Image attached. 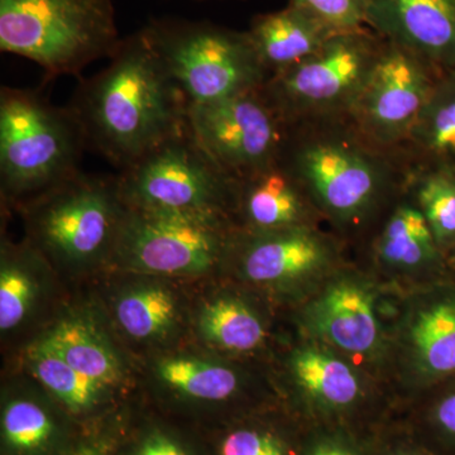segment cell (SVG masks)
I'll return each mask as SVG.
<instances>
[{
	"label": "cell",
	"mask_w": 455,
	"mask_h": 455,
	"mask_svg": "<svg viewBox=\"0 0 455 455\" xmlns=\"http://www.w3.org/2000/svg\"><path fill=\"white\" fill-rule=\"evenodd\" d=\"M86 148L119 171L188 124V101L142 29L122 38L100 73L84 79L68 104Z\"/></svg>",
	"instance_id": "6da1fadb"
},
{
	"label": "cell",
	"mask_w": 455,
	"mask_h": 455,
	"mask_svg": "<svg viewBox=\"0 0 455 455\" xmlns=\"http://www.w3.org/2000/svg\"><path fill=\"white\" fill-rule=\"evenodd\" d=\"M278 163L300 182L320 215L350 230L396 205L409 179L403 158L368 142L349 118L286 125Z\"/></svg>",
	"instance_id": "7a4b0ae2"
},
{
	"label": "cell",
	"mask_w": 455,
	"mask_h": 455,
	"mask_svg": "<svg viewBox=\"0 0 455 455\" xmlns=\"http://www.w3.org/2000/svg\"><path fill=\"white\" fill-rule=\"evenodd\" d=\"M85 139L70 108L38 90L0 89V185L8 203L36 199L80 172Z\"/></svg>",
	"instance_id": "3957f363"
},
{
	"label": "cell",
	"mask_w": 455,
	"mask_h": 455,
	"mask_svg": "<svg viewBox=\"0 0 455 455\" xmlns=\"http://www.w3.org/2000/svg\"><path fill=\"white\" fill-rule=\"evenodd\" d=\"M121 42L112 0H0V50L31 60L47 80L79 76Z\"/></svg>",
	"instance_id": "277c9868"
},
{
	"label": "cell",
	"mask_w": 455,
	"mask_h": 455,
	"mask_svg": "<svg viewBox=\"0 0 455 455\" xmlns=\"http://www.w3.org/2000/svg\"><path fill=\"white\" fill-rule=\"evenodd\" d=\"M142 31L188 107L254 92L268 79L247 31L176 17L154 18Z\"/></svg>",
	"instance_id": "5b68a950"
},
{
	"label": "cell",
	"mask_w": 455,
	"mask_h": 455,
	"mask_svg": "<svg viewBox=\"0 0 455 455\" xmlns=\"http://www.w3.org/2000/svg\"><path fill=\"white\" fill-rule=\"evenodd\" d=\"M23 206L35 247L73 267L113 259L128 209L119 176L84 171Z\"/></svg>",
	"instance_id": "8992f818"
},
{
	"label": "cell",
	"mask_w": 455,
	"mask_h": 455,
	"mask_svg": "<svg viewBox=\"0 0 455 455\" xmlns=\"http://www.w3.org/2000/svg\"><path fill=\"white\" fill-rule=\"evenodd\" d=\"M383 41L370 28L337 33L304 61L269 75L260 94L284 125L348 118Z\"/></svg>",
	"instance_id": "52a82bcc"
},
{
	"label": "cell",
	"mask_w": 455,
	"mask_h": 455,
	"mask_svg": "<svg viewBox=\"0 0 455 455\" xmlns=\"http://www.w3.org/2000/svg\"><path fill=\"white\" fill-rule=\"evenodd\" d=\"M128 206L226 218L235 209L238 181L227 175L188 131L170 137L122 171Z\"/></svg>",
	"instance_id": "ba28073f"
},
{
	"label": "cell",
	"mask_w": 455,
	"mask_h": 455,
	"mask_svg": "<svg viewBox=\"0 0 455 455\" xmlns=\"http://www.w3.org/2000/svg\"><path fill=\"white\" fill-rule=\"evenodd\" d=\"M226 218L128 206L112 262L163 276H197L229 248Z\"/></svg>",
	"instance_id": "9c48e42d"
},
{
	"label": "cell",
	"mask_w": 455,
	"mask_h": 455,
	"mask_svg": "<svg viewBox=\"0 0 455 455\" xmlns=\"http://www.w3.org/2000/svg\"><path fill=\"white\" fill-rule=\"evenodd\" d=\"M442 75L423 57L385 40L349 121L368 142L398 155Z\"/></svg>",
	"instance_id": "30bf717a"
},
{
	"label": "cell",
	"mask_w": 455,
	"mask_h": 455,
	"mask_svg": "<svg viewBox=\"0 0 455 455\" xmlns=\"http://www.w3.org/2000/svg\"><path fill=\"white\" fill-rule=\"evenodd\" d=\"M188 128L209 157L241 181L277 163L286 125L259 89L188 107Z\"/></svg>",
	"instance_id": "8fae6325"
},
{
	"label": "cell",
	"mask_w": 455,
	"mask_h": 455,
	"mask_svg": "<svg viewBox=\"0 0 455 455\" xmlns=\"http://www.w3.org/2000/svg\"><path fill=\"white\" fill-rule=\"evenodd\" d=\"M242 274L252 283H286L307 280L333 265V239L315 227L251 233L233 238Z\"/></svg>",
	"instance_id": "7c38bea8"
},
{
	"label": "cell",
	"mask_w": 455,
	"mask_h": 455,
	"mask_svg": "<svg viewBox=\"0 0 455 455\" xmlns=\"http://www.w3.org/2000/svg\"><path fill=\"white\" fill-rule=\"evenodd\" d=\"M367 28L455 73V0H372Z\"/></svg>",
	"instance_id": "4fadbf2b"
},
{
	"label": "cell",
	"mask_w": 455,
	"mask_h": 455,
	"mask_svg": "<svg viewBox=\"0 0 455 455\" xmlns=\"http://www.w3.org/2000/svg\"><path fill=\"white\" fill-rule=\"evenodd\" d=\"M361 277L331 281L305 311L311 331L344 352L370 355L381 346L376 298Z\"/></svg>",
	"instance_id": "5bb4252c"
},
{
	"label": "cell",
	"mask_w": 455,
	"mask_h": 455,
	"mask_svg": "<svg viewBox=\"0 0 455 455\" xmlns=\"http://www.w3.org/2000/svg\"><path fill=\"white\" fill-rule=\"evenodd\" d=\"M235 211L244 232L263 233L296 227H314L320 212L291 173L280 163L238 181Z\"/></svg>",
	"instance_id": "9a60e30c"
},
{
	"label": "cell",
	"mask_w": 455,
	"mask_h": 455,
	"mask_svg": "<svg viewBox=\"0 0 455 455\" xmlns=\"http://www.w3.org/2000/svg\"><path fill=\"white\" fill-rule=\"evenodd\" d=\"M254 50L269 75L304 61L338 32L298 7L287 4L257 14L247 29Z\"/></svg>",
	"instance_id": "2e32d148"
},
{
	"label": "cell",
	"mask_w": 455,
	"mask_h": 455,
	"mask_svg": "<svg viewBox=\"0 0 455 455\" xmlns=\"http://www.w3.org/2000/svg\"><path fill=\"white\" fill-rule=\"evenodd\" d=\"M398 156L407 169L455 172V73L443 74Z\"/></svg>",
	"instance_id": "e0dca14e"
},
{
	"label": "cell",
	"mask_w": 455,
	"mask_h": 455,
	"mask_svg": "<svg viewBox=\"0 0 455 455\" xmlns=\"http://www.w3.org/2000/svg\"><path fill=\"white\" fill-rule=\"evenodd\" d=\"M407 355L416 372L427 379L455 372V298L425 301L410 313Z\"/></svg>",
	"instance_id": "ac0fdd59"
},
{
	"label": "cell",
	"mask_w": 455,
	"mask_h": 455,
	"mask_svg": "<svg viewBox=\"0 0 455 455\" xmlns=\"http://www.w3.org/2000/svg\"><path fill=\"white\" fill-rule=\"evenodd\" d=\"M439 248L423 212L406 196L392 208L373 244L377 260L397 271L433 265Z\"/></svg>",
	"instance_id": "d6986e66"
},
{
	"label": "cell",
	"mask_w": 455,
	"mask_h": 455,
	"mask_svg": "<svg viewBox=\"0 0 455 455\" xmlns=\"http://www.w3.org/2000/svg\"><path fill=\"white\" fill-rule=\"evenodd\" d=\"M75 370L103 386L122 379L118 357L103 333L89 320L73 316L62 320L44 338Z\"/></svg>",
	"instance_id": "ffe728a7"
},
{
	"label": "cell",
	"mask_w": 455,
	"mask_h": 455,
	"mask_svg": "<svg viewBox=\"0 0 455 455\" xmlns=\"http://www.w3.org/2000/svg\"><path fill=\"white\" fill-rule=\"evenodd\" d=\"M293 376L302 390L331 409L350 406L359 397L357 373L346 362L319 347H305L293 355Z\"/></svg>",
	"instance_id": "44dd1931"
},
{
	"label": "cell",
	"mask_w": 455,
	"mask_h": 455,
	"mask_svg": "<svg viewBox=\"0 0 455 455\" xmlns=\"http://www.w3.org/2000/svg\"><path fill=\"white\" fill-rule=\"evenodd\" d=\"M28 363L38 381L76 414L94 409L107 390L70 366L44 339L29 348Z\"/></svg>",
	"instance_id": "7402d4cb"
},
{
	"label": "cell",
	"mask_w": 455,
	"mask_h": 455,
	"mask_svg": "<svg viewBox=\"0 0 455 455\" xmlns=\"http://www.w3.org/2000/svg\"><path fill=\"white\" fill-rule=\"evenodd\" d=\"M199 331L212 346L232 352H250L263 343L265 326L243 301L218 298L203 307Z\"/></svg>",
	"instance_id": "603a6c76"
},
{
	"label": "cell",
	"mask_w": 455,
	"mask_h": 455,
	"mask_svg": "<svg viewBox=\"0 0 455 455\" xmlns=\"http://www.w3.org/2000/svg\"><path fill=\"white\" fill-rule=\"evenodd\" d=\"M405 196L423 212L439 247L455 242L454 171H410Z\"/></svg>",
	"instance_id": "cb8c5ba5"
},
{
	"label": "cell",
	"mask_w": 455,
	"mask_h": 455,
	"mask_svg": "<svg viewBox=\"0 0 455 455\" xmlns=\"http://www.w3.org/2000/svg\"><path fill=\"white\" fill-rule=\"evenodd\" d=\"M164 385L184 396L202 401H223L238 390L235 371L214 362L190 357L166 358L157 364Z\"/></svg>",
	"instance_id": "d4e9b609"
},
{
	"label": "cell",
	"mask_w": 455,
	"mask_h": 455,
	"mask_svg": "<svg viewBox=\"0 0 455 455\" xmlns=\"http://www.w3.org/2000/svg\"><path fill=\"white\" fill-rule=\"evenodd\" d=\"M116 316L134 339H157L169 333L178 316L175 298L161 286H143L123 293Z\"/></svg>",
	"instance_id": "484cf974"
},
{
	"label": "cell",
	"mask_w": 455,
	"mask_h": 455,
	"mask_svg": "<svg viewBox=\"0 0 455 455\" xmlns=\"http://www.w3.org/2000/svg\"><path fill=\"white\" fill-rule=\"evenodd\" d=\"M35 250L5 248L0 271V329L8 331L28 315L37 296Z\"/></svg>",
	"instance_id": "4316f807"
},
{
	"label": "cell",
	"mask_w": 455,
	"mask_h": 455,
	"mask_svg": "<svg viewBox=\"0 0 455 455\" xmlns=\"http://www.w3.org/2000/svg\"><path fill=\"white\" fill-rule=\"evenodd\" d=\"M2 434L14 453L35 454L50 444L55 424L49 412L28 398H14L3 410Z\"/></svg>",
	"instance_id": "83f0119b"
},
{
	"label": "cell",
	"mask_w": 455,
	"mask_h": 455,
	"mask_svg": "<svg viewBox=\"0 0 455 455\" xmlns=\"http://www.w3.org/2000/svg\"><path fill=\"white\" fill-rule=\"evenodd\" d=\"M372 0H287V4L307 12L334 32L367 28Z\"/></svg>",
	"instance_id": "f1b7e54d"
},
{
	"label": "cell",
	"mask_w": 455,
	"mask_h": 455,
	"mask_svg": "<svg viewBox=\"0 0 455 455\" xmlns=\"http://www.w3.org/2000/svg\"><path fill=\"white\" fill-rule=\"evenodd\" d=\"M220 455H287L280 439L267 431L238 429L228 434Z\"/></svg>",
	"instance_id": "f546056e"
},
{
	"label": "cell",
	"mask_w": 455,
	"mask_h": 455,
	"mask_svg": "<svg viewBox=\"0 0 455 455\" xmlns=\"http://www.w3.org/2000/svg\"><path fill=\"white\" fill-rule=\"evenodd\" d=\"M134 455H188L179 443L166 434L155 431L142 440Z\"/></svg>",
	"instance_id": "4dcf8cb0"
},
{
	"label": "cell",
	"mask_w": 455,
	"mask_h": 455,
	"mask_svg": "<svg viewBox=\"0 0 455 455\" xmlns=\"http://www.w3.org/2000/svg\"><path fill=\"white\" fill-rule=\"evenodd\" d=\"M436 420L443 429L455 435V394L440 403L436 410Z\"/></svg>",
	"instance_id": "1f68e13d"
},
{
	"label": "cell",
	"mask_w": 455,
	"mask_h": 455,
	"mask_svg": "<svg viewBox=\"0 0 455 455\" xmlns=\"http://www.w3.org/2000/svg\"><path fill=\"white\" fill-rule=\"evenodd\" d=\"M309 455H355V453L340 443L326 442L316 445Z\"/></svg>",
	"instance_id": "d6a6232c"
},
{
	"label": "cell",
	"mask_w": 455,
	"mask_h": 455,
	"mask_svg": "<svg viewBox=\"0 0 455 455\" xmlns=\"http://www.w3.org/2000/svg\"><path fill=\"white\" fill-rule=\"evenodd\" d=\"M71 455H109V448L103 442L86 443Z\"/></svg>",
	"instance_id": "836d02e7"
},
{
	"label": "cell",
	"mask_w": 455,
	"mask_h": 455,
	"mask_svg": "<svg viewBox=\"0 0 455 455\" xmlns=\"http://www.w3.org/2000/svg\"><path fill=\"white\" fill-rule=\"evenodd\" d=\"M196 2H211V0H196Z\"/></svg>",
	"instance_id": "e575fe53"
},
{
	"label": "cell",
	"mask_w": 455,
	"mask_h": 455,
	"mask_svg": "<svg viewBox=\"0 0 455 455\" xmlns=\"http://www.w3.org/2000/svg\"><path fill=\"white\" fill-rule=\"evenodd\" d=\"M401 455H414V454H401Z\"/></svg>",
	"instance_id": "d590c367"
}]
</instances>
